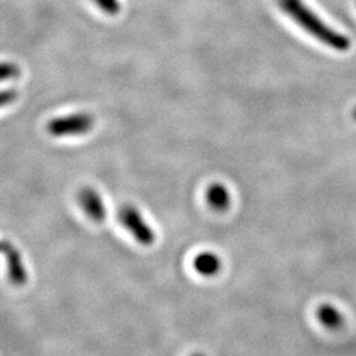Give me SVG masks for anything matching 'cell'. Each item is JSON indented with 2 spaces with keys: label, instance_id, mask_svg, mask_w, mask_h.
<instances>
[{
  "label": "cell",
  "instance_id": "5b68a950",
  "mask_svg": "<svg viewBox=\"0 0 356 356\" xmlns=\"http://www.w3.org/2000/svg\"><path fill=\"white\" fill-rule=\"evenodd\" d=\"M79 204L86 213V216L94 222H103L107 216L106 206L103 204L102 197L99 193L92 188H83L79 191L78 195Z\"/></svg>",
  "mask_w": 356,
  "mask_h": 356
},
{
  "label": "cell",
  "instance_id": "3957f363",
  "mask_svg": "<svg viewBox=\"0 0 356 356\" xmlns=\"http://www.w3.org/2000/svg\"><path fill=\"white\" fill-rule=\"evenodd\" d=\"M119 218L122 225L132 234V236L143 244L151 245L156 241V235L152 227L145 222L141 216L140 211L134 206H124L122 207Z\"/></svg>",
  "mask_w": 356,
  "mask_h": 356
},
{
  "label": "cell",
  "instance_id": "277c9868",
  "mask_svg": "<svg viewBox=\"0 0 356 356\" xmlns=\"http://www.w3.org/2000/svg\"><path fill=\"white\" fill-rule=\"evenodd\" d=\"M1 251L7 260L10 281L16 286H22L26 284L28 273L23 261V256L19 252V250L13 245V243L3 242Z\"/></svg>",
  "mask_w": 356,
  "mask_h": 356
},
{
  "label": "cell",
  "instance_id": "4fadbf2b",
  "mask_svg": "<svg viewBox=\"0 0 356 356\" xmlns=\"http://www.w3.org/2000/svg\"><path fill=\"white\" fill-rule=\"evenodd\" d=\"M193 356H204V355H201V354H195V355H193Z\"/></svg>",
  "mask_w": 356,
  "mask_h": 356
},
{
  "label": "cell",
  "instance_id": "6da1fadb",
  "mask_svg": "<svg viewBox=\"0 0 356 356\" xmlns=\"http://www.w3.org/2000/svg\"><path fill=\"white\" fill-rule=\"evenodd\" d=\"M279 6L294 23H297L323 45L337 51H347L351 47L350 38L327 26L317 13L312 11L304 0H279Z\"/></svg>",
  "mask_w": 356,
  "mask_h": 356
},
{
  "label": "cell",
  "instance_id": "9c48e42d",
  "mask_svg": "<svg viewBox=\"0 0 356 356\" xmlns=\"http://www.w3.org/2000/svg\"><path fill=\"white\" fill-rule=\"evenodd\" d=\"M95 4L102 10L103 13L107 15H118L120 11V6L118 0H94Z\"/></svg>",
  "mask_w": 356,
  "mask_h": 356
},
{
  "label": "cell",
  "instance_id": "8992f818",
  "mask_svg": "<svg viewBox=\"0 0 356 356\" xmlns=\"http://www.w3.org/2000/svg\"><path fill=\"white\" fill-rule=\"evenodd\" d=\"M206 200L209 206L216 211H225L231 204L229 191L223 184H213L206 191Z\"/></svg>",
  "mask_w": 356,
  "mask_h": 356
},
{
  "label": "cell",
  "instance_id": "52a82bcc",
  "mask_svg": "<svg viewBox=\"0 0 356 356\" xmlns=\"http://www.w3.org/2000/svg\"><path fill=\"white\" fill-rule=\"evenodd\" d=\"M317 318L322 326H325L329 330H339L343 327V314L330 304H322L317 309Z\"/></svg>",
  "mask_w": 356,
  "mask_h": 356
},
{
  "label": "cell",
  "instance_id": "30bf717a",
  "mask_svg": "<svg viewBox=\"0 0 356 356\" xmlns=\"http://www.w3.org/2000/svg\"><path fill=\"white\" fill-rule=\"evenodd\" d=\"M20 76V69L17 65L11 64V63H4L1 65V79H13Z\"/></svg>",
  "mask_w": 356,
  "mask_h": 356
},
{
  "label": "cell",
  "instance_id": "8fae6325",
  "mask_svg": "<svg viewBox=\"0 0 356 356\" xmlns=\"http://www.w3.org/2000/svg\"><path fill=\"white\" fill-rule=\"evenodd\" d=\"M16 97H17V92H16V90H4V91L1 92V106H3V107H6L7 104L13 103V101L16 99Z\"/></svg>",
  "mask_w": 356,
  "mask_h": 356
},
{
  "label": "cell",
  "instance_id": "7a4b0ae2",
  "mask_svg": "<svg viewBox=\"0 0 356 356\" xmlns=\"http://www.w3.org/2000/svg\"><path fill=\"white\" fill-rule=\"evenodd\" d=\"M92 127L94 118L91 115L88 113H76L53 119L48 123L47 129L54 138H65L85 135L90 132Z\"/></svg>",
  "mask_w": 356,
  "mask_h": 356
},
{
  "label": "cell",
  "instance_id": "7c38bea8",
  "mask_svg": "<svg viewBox=\"0 0 356 356\" xmlns=\"http://www.w3.org/2000/svg\"><path fill=\"white\" fill-rule=\"evenodd\" d=\"M354 118H355V120H356V108H355V110H354Z\"/></svg>",
  "mask_w": 356,
  "mask_h": 356
},
{
  "label": "cell",
  "instance_id": "ba28073f",
  "mask_svg": "<svg viewBox=\"0 0 356 356\" xmlns=\"http://www.w3.org/2000/svg\"><path fill=\"white\" fill-rule=\"evenodd\" d=\"M194 269L206 277L216 276V273L222 268V261L214 252H202L197 254V257L193 261Z\"/></svg>",
  "mask_w": 356,
  "mask_h": 356
}]
</instances>
